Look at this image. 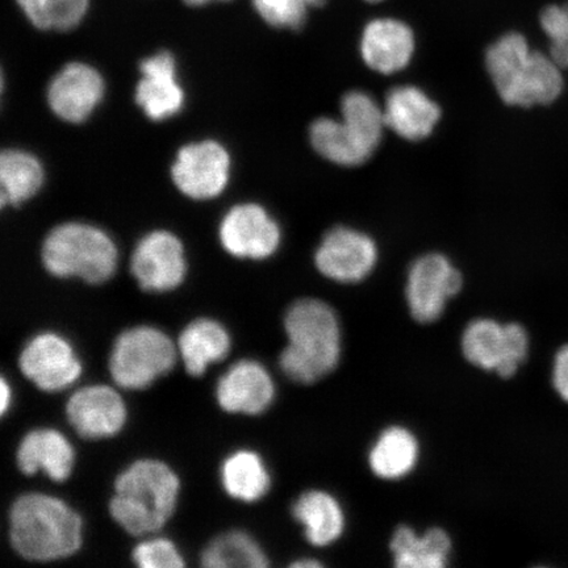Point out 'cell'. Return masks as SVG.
<instances>
[{
  "mask_svg": "<svg viewBox=\"0 0 568 568\" xmlns=\"http://www.w3.org/2000/svg\"><path fill=\"white\" fill-rule=\"evenodd\" d=\"M486 68L497 94L509 105H549L565 91V69L549 53L532 49L520 32L504 33L488 47Z\"/></svg>",
  "mask_w": 568,
  "mask_h": 568,
  "instance_id": "obj_1",
  "label": "cell"
},
{
  "mask_svg": "<svg viewBox=\"0 0 568 568\" xmlns=\"http://www.w3.org/2000/svg\"><path fill=\"white\" fill-rule=\"evenodd\" d=\"M82 520L59 497L24 494L10 509V539L13 550L32 562L65 559L81 549Z\"/></svg>",
  "mask_w": 568,
  "mask_h": 568,
  "instance_id": "obj_2",
  "label": "cell"
},
{
  "mask_svg": "<svg viewBox=\"0 0 568 568\" xmlns=\"http://www.w3.org/2000/svg\"><path fill=\"white\" fill-rule=\"evenodd\" d=\"M288 343L280 366L287 378L301 385L324 378L338 365L341 329L335 310L318 300L295 302L284 316Z\"/></svg>",
  "mask_w": 568,
  "mask_h": 568,
  "instance_id": "obj_3",
  "label": "cell"
},
{
  "mask_svg": "<svg viewBox=\"0 0 568 568\" xmlns=\"http://www.w3.org/2000/svg\"><path fill=\"white\" fill-rule=\"evenodd\" d=\"M180 487L176 474L163 462H133L115 480L110 514L130 535H152L173 516Z\"/></svg>",
  "mask_w": 568,
  "mask_h": 568,
  "instance_id": "obj_4",
  "label": "cell"
},
{
  "mask_svg": "<svg viewBox=\"0 0 568 568\" xmlns=\"http://www.w3.org/2000/svg\"><path fill=\"white\" fill-rule=\"evenodd\" d=\"M42 261L57 278L101 284L115 274L118 251L109 234L95 226L67 223L48 234Z\"/></svg>",
  "mask_w": 568,
  "mask_h": 568,
  "instance_id": "obj_5",
  "label": "cell"
},
{
  "mask_svg": "<svg viewBox=\"0 0 568 568\" xmlns=\"http://www.w3.org/2000/svg\"><path fill=\"white\" fill-rule=\"evenodd\" d=\"M178 353L166 333L154 326H134L113 344L110 374L119 387L144 389L173 371Z\"/></svg>",
  "mask_w": 568,
  "mask_h": 568,
  "instance_id": "obj_6",
  "label": "cell"
},
{
  "mask_svg": "<svg viewBox=\"0 0 568 568\" xmlns=\"http://www.w3.org/2000/svg\"><path fill=\"white\" fill-rule=\"evenodd\" d=\"M462 352L474 366L510 378L528 358V332L517 323L503 325L491 318H478L467 326Z\"/></svg>",
  "mask_w": 568,
  "mask_h": 568,
  "instance_id": "obj_7",
  "label": "cell"
},
{
  "mask_svg": "<svg viewBox=\"0 0 568 568\" xmlns=\"http://www.w3.org/2000/svg\"><path fill=\"white\" fill-rule=\"evenodd\" d=\"M462 284V274L445 255L430 253L418 258L409 268L406 288L412 317L422 324L436 322Z\"/></svg>",
  "mask_w": 568,
  "mask_h": 568,
  "instance_id": "obj_8",
  "label": "cell"
},
{
  "mask_svg": "<svg viewBox=\"0 0 568 568\" xmlns=\"http://www.w3.org/2000/svg\"><path fill=\"white\" fill-rule=\"evenodd\" d=\"M19 367L28 381L45 393L74 385L82 374L74 347L54 332H42L28 341L20 353Z\"/></svg>",
  "mask_w": 568,
  "mask_h": 568,
  "instance_id": "obj_9",
  "label": "cell"
},
{
  "mask_svg": "<svg viewBox=\"0 0 568 568\" xmlns=\"http://www.w3.org/2000/svg\"><path fill=\"white\" fill-rule=\"evenodd\" d=\"M229 152L216 141L205 140L183 146L172 169L176 187L196 201L216 197L230 181Z\"/></svg>",
  "mask_w": 568,
  "mask_h": 568,
  "instance_id": "obj_10",
  "label": "cell"
},
{
  "mask_svg": "<svg viewBox=\"0 0 568 568\" xmlns=\"http://www.w3.org/2000/svg\"><path fill=\"white\" fill-rule=\"evenodd\" d=\"M378 261V247L366 233L336 226L325 233L317 247L315 262L318 272L339 283L364 281Z\"/></svg>",
  "mask_w": 568,
  "mask_h": 568,
  "instance_id": "obj_11",
  "label": "cell"
},
{
  "mask_svg": "<svg viewBox=\"0 0 568 568\" xmlns=\"http://www.w3.org/2000/svg\"><path fill=\"white\" fill-rule=\"evenodd\" d=\"M131 272L140 287L149 293H168L180 287L187 272L180 239L166 231L146 234L134 248Z\"/></svg>",
  "mask_w": 568,
  "mask_h": 568,
  "instance_id": "obj_12",
  "label": "cell"
},
{
  "mask_svg": "<svg viewBox=\"0 0 568 568\" xmlns=\"http://www.w3.org/2000/svg\"><path fill=\"white\" fill-rule=\"evenodd\" d=\"M220 240L226 252L239 258L265 260L278 251V223L258 204H240L226 213L220 225Z\"/></svg>",
  "mask_w": 568,
  "mask_h": 568,
  "instance_id": "obj_13",
  "label": "cell"
},
{
  "mask_svg": "<svg viewBox=\"0 0 568 568\" xmlns=\"http://www.w3.org/2000/svg\"><path fill=\"white\" fill-rule=\"evenodd\" d=\"M416 51V36L406 21L393 17L368 20L361 33L359 52L368 68L381 74L406 69Z\"/></svg>",
  "mask_w": 568,
  "mask_h": 568,
  "instance_id": "obj_14",
  "label": "cell"
},
{
  "mask_svg": "<svg viewBox=\"0 0 568 568\" xmlns=\"http://www.w3.org/2000/svg\"><path fill=\"white\" fill-rule=\"evenodd\" d=\"M67 417L82 438H110L124 428L126 407L118 390L104 385L88 386L69 397Z\"/></svg>",
  "mask_w": 568,
  "mask_h": 568,
  "instance_id": "obj_15",
  "label": "cell"
},
{
  "mask_svg": "<svg viewBox=\"0 0 568 568\" xmlns=\"http://www.w3.org/2000/svg\"><path fill=\"white\" fill-rule=\"evenodd\" d=\"M103 95L102 75L88 63L71 62L49 84L48 103L57 116L78 124L94 112Z\"/></svg>",
  "mask_w": 568,
  "mask_h": 568,
  "instance_id": "obj_16",
  "label": "cell"
},
{
  "mask_svg": "<svg viewBox=\"0 0 568 568\" xmlns=\"http://www.w3.org/2000/svg\"><path fill=\"white\" fill-rule=\"evenodd\" d=\"M275 385L266 367L252 359L230 367L216 386L219 406L229 414L257 416L272 406Z\"/></svg>",
  "mask_w": 568,
  "mask_h": 568,
  "instance_id": "obj_17",
  "label": "cell"
},
{
  "mask_svg": "<svg viewBox=\"0 0 568 568\" xmlns=\"http://www.w3.org/2000/svg\"><path fill=\"white\" fill-rule=\"evenodd\" d=\"M142 78L136 89V102L154 122L176 115L184 104V92L176 80L174 55L163 51L141 62Z\"/></svg>",
  "mask_w": 568,
  "mask_h": 568,
  "instance_id": "obj_18",
  "label": "cell"
},
{
  "mask_svg": "<svg viewBox=\"0 0 568 568\" xmlns=\"http://www.w3.org/2000/svg\"><path fill=\"white\" fill-rule=\"evenodd\" d=\"M74 449L55 429H34L21 439L17 452L20 471L34 475L42 470L54 481H65L74 466Z\"/></svg>",
  "mask_w": 568,
  "mask_h": 568,
  "instance_id": "obj_19",
  "label": "cell"
},
{
  "mask_svg": "<svg viewBox=\"0 0 568 568\" xmlns=\"http://www.w3.org/2000/svg\"><path fill=\"white\" fill-rule=\"evenodd\" d=\"M386 126L400 138L420 141L429 136L442 118L436 102L415 87H399L390 90L385 105Z\"/></svg>",
  "mask_w": 568,
  "mask_h": 568,
  "instance_id": "obj_20",
  "label": "cell"
},
{
  "mask_svg": "<svg viewBox=\"0 0 568 568\" xmlns=\"http://www.w3.org/2000/svg\"><path fill=\"white\" fill-rule=\"evenodd\" d=\"M231 336L216 320L203 317L190 323L178 339L187 374L202 376L212 364L223 361L231 352Z\"/></svg>",
  "mask_w": 568,
  "mask_h": 568,
  "instance_id": "obj_21",
  "label": "cell"
},
{
  "mask_svg": "<svg viewBox=\"0 0 568 568\" xmlns=\"http://www.w3.org/2000/svg\"><path fill=\"white\" fill-rule=\"evenodd\" d=\"M311 144L325 160L339 166H358L375 152L343 119L320 118L310 130Z\"/></svg>",
  "mask_w": 568,
  "mask_h": 568,
  "instance_id": "obj_22",
  "label": "cell"
},
{
  "mask_svg": "<svg viewBox=\"0 0 568 568\" xmlns=\"http://www.w3.org/2000/svg\"><path fill=\"white\" fill-rule=\"evenodd\" d=\"M293 515L303 525L308 542L318 548L336 542L345 528V516L336 497L317 489L295 501Z\"/></svg>",
  "mask_w": 568,
  "mask_h": 568,
  "instance_id": "obj_23",
  "label": "cell"
},
{
  "mask_svg": "<svg viewBox=\"0 0 568 568\" xmlns=\"http://www.w3.org/2000/svg\"><path fill=\"white\" fill-rule=\"evenodd\" d=\"M394 562L400 568H444L452 552L450 537L439 528H433L423 536L414 529L399 527L390 539Z\"/></svg>",
  "mask_w": 568,
  "mask_h": 568,
  "instance_id": "obj_24",
  "label": "cell"
},
{
  "mask_svg": "<svg viewBox=\"0 0 568 568\" xmlns=\"http://www.w3.org/2000/svg\"><path fill=\"white\" fill-rule=\"evenodd\" d=\"M418 460V443L414 433L390 426L372 447L368 464L376 477L395 480L414 470Z\"/></svg>",
  "mask_w": 568,
  "mask_h": 568,
  "instance_id": "obj_25",
  "label": "cell"
},
{
  "mask_svg": "<svg viewBox=\"0 0 568 568\" xmlns=\"http://www.w3.org/2000/svg\"><path fill=\"white\" fill-rule=\"evenodd\" d=\"M222 485L233 499L254 503L268 493L272 479L257 453L239 450L224 460Z\"/></svg>",
  "mask_w": 568,
  "mask_h": 568,
  "instance_id": "obj_26",
  "label": "cell"
},
{
  "mask_svg": "<svg viewBox=\"0 0 568 568\" xmlns=\"http://www.w3.org/2000/svg\"><path fill=\"white\" fill-rule=\"evenodd\" d=\"M2 205H20L31 199L44 182V170L34 155L23 151H4L0 158Z\"/></svg>",
  "mask_w": 568,
  "mask_h": 568,
  "instance_id": "obj_27",
  "label": "cell"
},
{
  "mask_svg": "<svg viewBox=\"0 0 568 568\" xmlns=\"http://www.w3.org/2000/svg\"><path fill=\"white\" fill-rule=\"evenodd\" d=\"M202 565L207 568H265L268 559L251 535L243 530H230L205 546Z\"/></svg>",
  "mask_w": 568,
  "mask_h": 568,
  "instance_id": "obj_28",
  "label": "cell"
},
{
  "mask_svg": "<svg viewBox=\"0 0 568 568\" xmlns=\"http://www.w3.org/2000/svg\"><path fill=\"white\" fill-rule=\"evenodd\" d=\"M31 23L42 31H70L87 17L90 0H17Z\"/></svg>",
  "mask_w": 568,
  "mask_h": 568,
  "instance_id": "obj_29",
  "label": "cell"
},
{
  "mask_svg": "<svg viewBox=\"0 0 568 568\" xmlns=\"http://www.w3.org/2000/svg\"><path fill=\"white\" fill-rule=\"evenodd\" d=\"M341 119L358 131L368 144L378 149L386 128L383 106L367 92L355 90L341 99Z\"/></svg>",
  "mask_w": 568,
  "mask_h": 568,
  "instance_id": "obj_30",
  "label": "cell"
},
{
  "mask_svg": "<svg viewBox=\"0 0 568 568\" xmlns=\"http://www.w3.org/2000/svg\"><path fill=\"white\" fill-rule=\"evenodd\" d=\"M252 3L270 27L300 31L307 24L311 11L322 9L328 0H252Z\"/></svg>",
  "mask_w": 568,
  "mask_h": 568,
  "instance_id": "obj_31",
  "label": "cell"
},
{
  "mask_svg": "<svg viewBox=\"0 0 568 568\" xmlns=\"http://www.w3.org/2000/svg\"><path fill=\"white\" fill-rule=\"evenodd\" d=\"M539 27L548 38L549 54L552 60L568 69V2L551 3L539 12Z\"/></svg>",
  "mask_w": 568,
  "mask_h": 568,
  "instance_id": "obj_32",
  "label": "cell"
},
{
  "mask_svg": "<svg viewBox=\"0 0 568 568\" xmlns=\"http://www.w3.org/2000/svg\"><path fill=\"white\" fill-rule=\"evenodd\" d=\"M133 562L141 568H182L184 560L176 546L166 538L142 541L133 549Z\"/></svg>",
  "mask_w": 568,
  "mask_h": 568,
  "instance_id": "obj_33",
  "label": "cell"
},
{
  "mask_svg": "<svg viewBox=\"0 0 568 568\" xmlns=\"http://www.w3.org/2000/svg\"><path fill=\"white\" fill-rule=\"evenodd\" d=\"M551 383L560 400L568 404V344L560 346L554 355Z\"/></svg>",
  "mask_w": 568,
  "mask_h": 568,
  "instance_id": "obj_34",
  "label": "cell"
},
{
  "mask_svg": "<svg viewBox=\"0 0 568 568\" xmlns=\"http://www.w3.org/2000/svg\"><path fill=\"white\" fill-rule=\"evenodd\" d=\"M0 394H2V415H6L11 404V388L6 378H2V389H0Z\"/></svg>",
  "mask_w": 568,
  "mask_h": 568,
  "instance_id": "obj_35",
  "label": "cell"
},
{
  "mask_svg": "<svg viewBox=\"0 0 568 568\" xmlns=\"http://www.w3.org/2000/svg\"><path fill=\"white\" fill-rule=\"evenodd\" d=\"M293 567H297V568H307V567H322V564L317 562V560L315 559H302V560H297V562H294L293 565H291Z\"/></svg>",
  "mask_w": 568,
  "mask_h": 568,
  "instance_id": "obj_36",
  "label": "cell"
},
{
  "mask_svg": "<svg viewBox=\"0 0 568 568\" xmlns=\"http://www.w3.org/2000/svg\"><path fill=\"white\" fill-rule=\"evenodd\" d=\"M183 2L191 7H203L212 2H231V0H183Z\"/></svg>",
  "mask_w": 568,
  "mask_h": 568,
  "instance_id": "obj_37",
  "label": "cell"
},
{
  "mask_svg": "<svg viewBox=\"0 0 568 568\" xmlns=\"http://www.w3.org/2000/svg\"><path fill=\"white\" fill-rule=\"evenodd\" d=\"M364 2H366L368 4H379V3L386 2V0H364Z\"/></svg>",
  "mask_w": 568,
  "mask_h": 568,
  "instance_id": "obj_38",
  "label": "cell"
}]
</instances>
